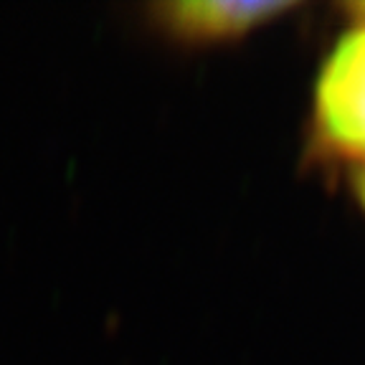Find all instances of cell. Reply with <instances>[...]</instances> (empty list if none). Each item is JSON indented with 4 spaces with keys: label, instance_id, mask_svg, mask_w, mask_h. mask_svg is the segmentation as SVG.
I'll return each mask as SVG.
<instances>
[{
    "label": "cell",
    "instance_id": "obj_4",
    "mask_svg": "<svg viewBox=\"0 0 365 365\" xmlns=\"http://www.w3.org/2000/svg\"><path fill=\"white\" fill-rule=\"evenodd\" d=\"M353 11H355V21H358V23H365V3H360V6H355Z\"/></svg>",
    "mask_w": 365,
    "mask_h": 365
},
{
    "label": "cell",
    "instance_id": "obj_1",
    "mask_svg": "<svg viewBox=\"0 0 365 365\" xmlns=\"http://www.w3.org/2000/svg\"><path fill=\"white\" fill-rule=\"evenodd\" d=\"M314 130L330 153L365 163V23L340 36L322 63Z\"/></svg>",
    "mask_w": 365,
    "mask_h": 365
},
{
    "label": "cell",
    "instance_id": "obj_2",
    "mask_svg": "<svg viewBox=\"0 0 365 365\" xmlns=\"http://www.w3.org/2000/svg\"><path fill=\"white\" fill-rule=\"evenodd\" d=\"M292 3L249 0H180L155 6V23L182 43H221L244 38L264 23L292 11Z\"/></svg>",
    "mask_w": 365,
    "mask_h": 365
},
{
    "label": "cell",
    "instance_id": "obj_3",
    "mask_svg": "<svg viewBox=\"0 0 365 365\" xmlns=\"http://www.w3.org/2000/svg\"><path fill=\"white\" fill-rule=\"evenodd\" d=\"M358 193H360V203H363V208H365V168L358 178Z\"/></svg>",
    "mask_w": 365,
    "mask_h": 365
}]
</instances>
